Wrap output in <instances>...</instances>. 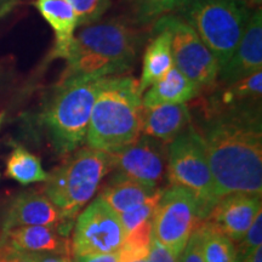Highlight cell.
<instances>
[{
  "mask_svg": "<svg viewBox=\"0 0 262 262\" xmlns=\"http://www.w3.org/2000/svg\"><path fill=\"white\" fill-rule=\"evenodd\" d=\"M10 244L35 254H72L71 243L57 229V225L22 226L3 234Z\"/></svg>",
  "mask_w": 262,
  "mask_h": 262,
  "instance_id": "e0dca14e",
  "label": "cell"
},
{
  "mask_svg": "<svg viewBox=\"0 0 262 262\" xmlns=\"http://www.w3.org/2000/svg\"><path fill=\"white\" fill-rule=\"evenodd\" d=\"M202 91L198 85L185 77L178 68L172 67L143 93L142 106L148 108L159 104L187 103L201 96Z\"/></svg>",
  "mask_w": 262,
  "mask_h": 262,
  "instance_id": "d6986e66",
  "label": "cell"
},
{
  "mask_svg": "<svg viewBox=\"0 0 262 262\" xmlns=\"http://www.w3.org/2000/svg\"><path fill=\"white\" fill-rule=\"evenodd\" d=\"M112 169L110 153L84 147L55 169L45 182V195L60 214L58 232L67 237L81 209L96 193L104 175Z\"/></svg>",
  "mask_w": 262,
  "mask_h": 262,
  "instance_id": "5b68a950",
  "label": "cell"
},
{
  "mask_svg": "<svg viewBox=\"0 0 262 262\" xmlns=\"http://www.w3.org/2000/svg\"><path fill=\"white\" fill-rule=\"evenodd\" d=\"M104 79L58 80L44 101L38 124L56 155H71L85 142L91 110Z\"/></svg>",
  "mask_w": 262,
  "mask_h": 262,
  "instance_id": "277c9868",
  "label": "cell"
},
{
  "mask_svg": "<svg viewBox=\"0 0 262 262\" xmlns=\"http://www.w3.org/2000/svg\"><path fill=\"white\" fill-rule=\"evenodd\" d=\"M125 235L119 216L97 196L75 220L72 255L116 254L122 248Z\"/></svg>",
  "mask_w": 262,
  "mask_h": 262,
  "instance_id": "30bf717a",
  "label": "cell"
},
{
  "mask_svg": "<svg viewBox=\"0 0 262 262\" xmlns=\"http://www.w3.org/2000/svg\"><path fill=\"white\" fill-rule=\"evenodd\" d=\"M262 94V70L255 72L247 78L235 81V83L222 85L212 94L209 101L220 106L229 104L260 102Z\"/></svg>",
  "mask_w": 262,
  "mask_h": 262,
  "instance_id": "7402d4cb",
  "label": "cell"
},
{
  "mask_svg": "<svg viewBox=\"0 0 262 262\" xmlns=\"http://www.w3.org/2000/svg\"><path fill=\"white\" fill-rule=\"evenodd\" d=\"M261 210V195L232 193L216 203L205 220L217 226L232 241L239 243Z\"/></svg>",
  "mask_w": 262,
  "mask_h": 262,
  "instance_id": "7c38bea8",
  "label": "cell"
},
{
  "mask_svg": "<svg viewBox=\"0 0 262 262\" xmlns=\"http://www.w3.org/2000/svg\"><path fill=\"white\" fill-rule=\"evenodd\" d=\"M183 19L211 51L220 70L232 57L250 18L249 6L239 0H188Z\"/></svg>",
  "mask_w": 262,
  "mask_h": 262,
  "instance_id": "8992f818",
  "label": "cell"
},
{
  "mask_svg": "<svg viewBox=\"0 0 262 262\" xmlns=\"http://www.w3.org/2000/svg\"><path fill=\"white\" fill-rule=\"evenodd\" d=\"M142 95L131 77L106 78L90 113L88 147L112 153L141 135Z\"/></svg>",
  "mask_w": 262,
  "mask_h": 262,
  "instance_id": "3957f363",
  "label": "cell"
},
{
  "mask_svg": "<svg viewBox=\"0 0 262 262\" xmlns=\"http://www.w3.org/2000/svg\"><path fill=\"white\" fill-rule=\"evenodd\" d=\"M0 78H2V72H0Z\"/></svg>",
  "mask_w": 262,
  "mask_h": 262,
  "instance_id": "8d00e7d4",
  "label": "cell"
},
{
  "mask_svg": "<svg viewBox=\"0 0 262 262\" xmlns=\"http://www.w3.org/2000/svg\"><path fill=\"white\" fill-rule=\"evenodd\" d=\"M262 70V12L250 15L247 28L229 61L220 70L219 80L228 85Z\"/></svg>",
  "mask_w": 262,
  "mask_h": 262,
  "instance_id": "4fadbf2b",
  "label": "cell"
},
{
  "mask_svg": "<svg viewBox=\"0 0 262 262\" xmlns=\"http://www.w3.org/2000/svg\"><path fill=\"white\" fill-rule=\"evenodd\" d=\"M164 189L165 188H157V191L152 195L148 196L145 202L141 203L140 205L135 206V208L131 209L129 211L118 215L126 233H129L131 229L137 227V226L143 224V222L152 220L157 206H158V203L163 195Z\"/></svg>",
  "mask_w": 262,
  "mask_h": 262,
  "instance_id": "484cf974",
  "label": "cell"
},
{
  "mask_svg": "<svg viewBox=\"0 0 262 262\" xmlns=\"http://www.w3.org/2000/svg\"><path fill=\"white\" fill-rule=\"evenodd\" d=\"M255 2H261V0H255Z\"/></svg>",
  "mask_w": 262,
  "mask_h": 262,
  "instance_id": "d590c367",
  "label": "cell"
},
{
  "mask_svg": "<svg viewBox=\"0 0 262 262\" xmlns=\"http://www.w3.org/2000/svg\"><path fill=\"white\" fill-rule=\"evenodd\" d=\"M60 214L44 192L31 189L19 193L6 209L3 220V234L22 226L57 225Z\"/></svg>",
  "mask_w": 262,
  "mask_h": 262,
  "instance_id": "5bb4252c",
  "label": "cell"
},
{
  "mask_svg": "<svg viewBox=\"0 0 262 262\" xmlns=\"http://www.w3.org/2000/svg\"><path fill=\"white\" fill-rule=\"evenodd\" d=\"M139 262H142V261H139Z\"/></svg>",
  "mask_w": 262,
  "mask_h": 262,
  "instance_id": "74e56055",
  "label": "cell"
},
{
  "mask_svg": "<svg viewBox=\"0 0 262 262\" xmlns=\"http://www.w3.org/2000/svg\"><path fill=\"white\" fill-rule=\"evenodd\" d=\"M181 262H205L202 254L199 225L198 227L192 232L187 244H186L185 249H183L181 254Z\"/></svg>",
  "mask_w": 262,
  "mask_h": 262,
  "instance_id": "f546056e",
  "label": "cell"
},
{
  "mask_svg": "<svg viewBox=\"0 0 262 262\" xmlns=\"http://www.w3.org/2000/svg\"><path fill=\"white\" fill-rule=\"evenodd\" d=\"M35 6L55 33L51 57L66 60L78 27V17L73 6L70 0H35Z\"/></svg>",
  "mask_w": 262,
  "mask_h": 262,
  "instance_id": "2e32d148",
  "label": "cell"
},
{
  "mask_svg": "<svg viewBox=\"0 0 262 262\" xmlns=\"http://www.w3.org/2000/svg\"><path fill=\"white\" fill-rule=\"evenodd\" d=\"M165 143L153 137L140 135L130 145L110 153L117 173L157 187L168 163Z\"/></svg>",
  "mask_w": 262,
  "mask_h": 262,
  "instance_id": "8fae6325",
  "label": "cell"
},
{
  "mask_svg": "<svg viewBox=\"0 0 262 262\" xmlns=\"http://www.w3.org/2000/svg\"><path fill=\"white\" fill-rule=\"evenodd\" d=\"M141 22H150L175 10H181L188 0H127Z\"/></svg>",
  "mask_w": 262,
  "mask_h": 262,
  "instance_id": "d4e9b609",
  "label": "cell"
},
{
  "mask_svg": "<svg viewBox=\"0 0 262 262\" xmlns=\"http://www.w3.org/2000/svg\"><path fill=\"white\" fill-rule=\"evenodd\" d=\"M6 175L21 185L45 182L49 178L40 158L19 145L14 147L6 159Z\"/></svg>",
  "mask_w": 262,
  "mask_h": 262,
  "instance_id": "44dd1931",
  "label": "cell"
},
{
  "mask_svg": "<svg viewBox=\"0 0 262 262\" xmlns=\"http://www.w3.org/2000/svg\"><path fill=\"white\" fill-rule=\"evenodd\" d=\"M202 254L205 262H234L235 245L217 226L210 221L199 224Z\"/></svg>",
  "mask_w": 262,
  "mask_h": 262,
  "instance_id": "603a6c76",
  "label": "cell"
},
{
  "mask_svg": "<svg viewBox=\"0 0 262 262\" xmlns=\"http://www.w3.org/2000/svg\"><path fill=\"white\" fill-rule=\"evenodd\" d=\"M39 262H72L71 254H39Z\"/></svg>",
  "mask_w": 262,
  "mask_h": 262,
  "instance_id": "d6a6232c",
  "label": "cell"
},
{
  "mask_svg": "<svg viewBox=\"0 0 262 262\" xmlns=\"http://www.w3.org/2000/svg\"><path fill=\"white\" fill-rule=\"evenodd\" d=\"M201 222L194 195L188 189L171 186L164 189L152 219L153 238L173 254L181 255Z\"/></svg>",
  "mask_w": 262,
  "mask_h": 262,
  "instance_id": "9c48e42d",
  "label": "cell"
},
{
  "mask_svg": "<svg viewBox=\"0 0 262 262\" xmlns=\"http://www.w3.org/2000/svg\"><path fill=\"white\" fill-rule=\"evenodd\" d=\"M78 17V27L95 24L106 14L111 0H70Z\"/></svg>",
  "mask_w": 262,
  "mask_h": 262,
  "instance_id": "4316f807",
  "label": "cell"
},
{
  "mask_svg": "<svg viewBox=\"0 0 262 262\" xmlns=\"http://www.w3.org/2000/svg\"><path fill=\"white\" fill-rule=\"evenodd\" d=\"M153 241L152 220H148L131 229L118 251L119 262H139L148 256Z\"/></svg>",
  "mask_w": 262,
  "mask_h": 262,
  "instance_id": "cb8c5ba5",
  "label": "cell"
},
{
  "mask_svg": "<svg viewBox=\"0 0 262 262\" xmlns=\"http://www.w3.org/2000/svg\"><path fill=\"white\" fill-rule=\"evenodd\" d=\"M155 186L114 173L110 186L101 193L100 198L116 214H123L140 205L157 191Z\"/></svg>",
  "mask_w": 262,
  "mask_h": 262,
  "instance_id": "ffe728a7",
  "label": "cell"
},
{
  "mask_svg": "<svg viewBox=\"0 0 262 262\" xmlns=\"http://www.w3.org/2000/svg\"><path fill=\"white\" fill-rule=\"evenodd\" d=\"M260 247H262V212L256 216L247 234L239 242L238 248H235L234 262H242L250 257Z\"/></svg>",
  "mask_w": 262,
  "mask_h": 262,
  "instance_id": "83f0119b",
  "label": "cell"
},
{
  "mask_svg": "<svg viewBox=\"0 0 262 262\" xmlns=\"http://www.w3.org/2000/svg\"><path fill=\"white\" fill-rule=\"evenodd\" d=\"M157 22L171 32L173 67L202 90L214 88L217 84L220 67L194 29L183 18L172 15L162 16Z\"/></svg>",
  "mask_w": 262,
  "mask_h": 262,
  "instance_id": "ba28073f",
  "label": "cell"
},
{
  "mask_svg": "<svg viewBox=\"0 0 262 262\" xmlns=\"http://www.w3.org/2000/svg\"><path fill=\"white\" fill-rule=\"evenodd\" d=\"M239 2H247V0H239Z\"/></svg>",
  "mask_w": 262,
  "mask_h": 262,
  "instance_id": "e575fe53",
  "label": "cell"
},
{
  "mask_svg": "<svg viewBox=\"0 0 262 262\" xmlns=\"http://www.w3.org/2000/svg\"><path fill=\"white\" fill-rule=\"evenodd\" d=\"M166 166L171 185L188 189L194 195L199 217L204 221L219 199L204 142L194 125L191 124L169 143Z\"/></svg>",
  "mask_w": 262,
  "mask_h": 262,
  "instance_id": "52a82bcc",
  "label": "cell"
},
{
  "mask_svg": "<svg viewBox=\"0 0 262 262\" xmlns=\"http://www.w3.org/2000/svg\"><path fill=\"white\" fill-rule=\"evenodd\" d=\"M143 33L123 19L84 26L74 35L60 81L120 77L135 63Z\"/></svg>",
  "mask_w": 262,
  "mask_h": 262,
  "instance_id": "7a4b0ae2",
  "label": "cell"
},
{
  "mask_svg": "<svg viewBox=\"0 0 262 262\" xmlns=\"http://www.w3.org/2000/svg\"><path fill=\"white\" fill-rule=\"evenodd\" d=\"M0 262H39V254L21 250L3 238L0 241Z\"/></svg>",
  "mask_w": 262,
  "mask_h": 262,
  "instance_id": "f1b7e54d",
  "label": "cell"
},
{
  "mask_svg": "<svg viewBox=\"0 0 262 262\" xmlns=\"http://www.w3.org/2000/svg\"><path fill=\"white\" fill-rule=\"evenodd\" d=\"M142 262H181V255L173 254L153 238L148 256Z\"/></svg>",
  "mask_w": 262,
  "mask_h": 262,
  "instance_id": "4dcf8cb0",
  "label": "cell"
},
{
  "mask_svg": "<svg viewBox=\"0 0 262 262\" xmlns=\"http://www.w3.org/2000/svg\"><path fill=\"white\" fill-rule=\"evenodd\" d=\"M242 262H262V247L258 248L250 257L245 258V260Z\"/></svg>",
  "mask_w": 262,
  "mask_h": 262,
  "instance_id": "836d02e7",
  "label": "cell"
},
{
  "mask_svg": "<svg viewBox=\"0 0 262 262\" xmlns=\"http://www.w3.org/2000/svg\"><path fill=\"white\" fill-rule=\"evenodd\" d=\"M208 156L215 193H262L260 102L220 106L208 101L194 126Z\"/></svg>",
  "mask_w": 262,
  "mask_h": 262,
  "instance_id": "6da1fadb",
  "label": "cell"
},
{
  "mask_svg": "<svg viewBox=\"0 0 262 262\" xmlns=\"http://www.w3.org/2000/svg\"><path fill=\"white\" fill-rule=\"evenodd\" d=\"M153 38L147 45L142 58V74L139 81L141 95L150 85L158 81L173 67L171 50V32L156 22Z\"/></svg>",
  "mask_w": 262,
  "mask_h": 262,
  "instance_id": "ac0fdd59",
  "label": "cell"
},
{
  "mask_svg": "<svg viewBox=\"0 0 262 262\" xmlns=\"http://www.w3.org/2000/svg\"><path fill=\"white\" fill-rule=\"evenodd\" d=\"M72 262H119V256H118V253L100 255H80V256H73Z\"/></svg>",
  "mask_w": 262,
  "mask_h": 262,
  "instance_id": "1f68e13d",
  "label": "cell"
},
{
  "mask_svg": "<svg viewBox=\"0 0 262 262\" xmlns=\"http://www.w3.org/2000/svg\"><path fill=\"white\" fill-rule=\"evenodd\" d=\"M191 122L192 114L187 103L143 107L141 134L168 145L191 125Z\"/></svg>",
  "mask_w": 262,
  "mask_h": 262,
  "instance_id": "9a60e30c",
  "label": "cell"
}]
</instances>
